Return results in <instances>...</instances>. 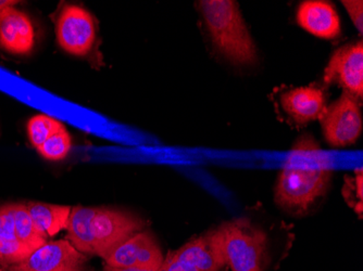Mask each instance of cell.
<instances>
[{"label":"cell","mask_w":363,"mask_h":271,"mask_svg":"<svg viewBox=\"0 0 363 271\" xmlns=\"http://www.w3.org/2000/svg\"><path fill=\"white\" fill-rule=\"evenodd\" d=\"M198 8L214 48L234 65L256 63L257 48L233 0H201Z\"/></svg>","instance_id":"cell-1"},{"label":"cell","mask_w":363,"mask_h":271,"mask_svg":"<svg viewBox=\"0 0 363 271\" xmlns=\"http://www.w3.org/2000/svg\"><path fill=\"white\" fill-rule=\"evenodd\" d=\"M224 264L232 271H266L268 239L262 229L248 219H233L210 230Z\"/></svg>","instance_id":"cell-2"},{"label":"cell","mask_w":363,"mask_h":271,"mask_svg":"<svg viewBox=\"0 0 363 271\" xmlns=\"http://www.w3.org/2000/svg\"><path fill=\"white\" fill-rule=\"evenodd\" d=\"M333 176L328 162L289 161L277 177L274 188L277 204L285 211L303 212L324 195Z\"/></svg>","instance_id":"cell-3"},{"label":"cell","mask_w":363,"mask_h":271,"mask_svg":"<svg viewBox=\"0 0 363 271\" xmlns=\"http://www.w3.org/2000/svg\"><path fill=\"white\" fill-rule=\"evenodd\" d=\"M145 227V220L135 214L97 207L91 221L95 255L105 260L120 244Z\"/></svg>","instance_id":"cell-4"},{"label":"cell","mask_w":363,"mask_h":271,"mask_svg":"<svg viewBox=\"0 0 363 271\" xmlns=\"http://www.w3.org/2000/svg\"><path fill=\"white\" fill-rule=\"evenodd\" d=\"M324 138L334 148L352 146L362 132V113L359 100L350 93H345L326 107L322 117Z\"/></svg>","instance_id":"cell-5"},{"label":"cell","mask_w":363,"mask_h":271,"mask_svg":"<svg viewBox=\"0 0 363 271\" xmlns=\"http://www.w3.org/2000/svg\"><path fill=\"white\" fill-rule=\"evenodd\" d=\"M95 20L84 8L65 5L56 20V35L59 46L75 57H85L95 44Z\"/></svg>","instance_id":"cell-6"},{"label":"cell","mask_w":363,"mask_h":271,"mask_svg":"<svg viewBox=\"0 0 363 271\" xmlns=\"http://www.w3.org/2000/svg\"><path fill=\"white\" fill-rule=\"evenodd\" d=\"M224 267L223 258L208 231L169 252L158 271H222Z\"/></svg>","instance_id":"cell-7"},{"label":"cell","mask_w":363,"mask_h":271,"mask_svg":"<svg viewBox=\"0 0 363 271\" xmlns=\"http://www.w3.org/2000/svg\"><path fill=\"white\" fill-rule=\"evenodd\" d=\"M89 258L79 252L69 240L47 242L23 262L5 271H85Z\"/></svg>","instance_id":"cell-8"},{"label":"cell","mask_w":363,"mask_h":271,"mask_svg":"<svg viewBox=\"0 0 363 271\" xmlns=\"http://www.w3.org/2000/svg\"><path fill=\"white\" fill-rule=\"evenodd\" d=\"M324 81L337 83L357 99L363 97V44L359 40L337 49L324 70Z\"/></svg>","instance_id":"cell-9"},{"label":"cell","mask_w":363,"mask_h":271,"mask_svg":"<svg viewBox=\"0 0 363 271\" xmlns=\"http://www.w3.org/2000/svg\"><path fill=\"white\" fill-rule=\"evenodd\" d=\"M162 250L156 236L143 230L120 244L105 260L106 265L117 268H159L163 263Z\"/></svg>","instance_id":"cell-10"},{"label":"cell","mask_w":363,"mask_h":271,"mask_svg":"<svg viewBox=\"0 0 363 271\" xmlns=\"http://www.w3.org/2000/svg\"><path fill=\"white\" fill-rule=\"evenodd\" d=\"M35 46V32L28 14L14 7L0 11V47L12 54H28Z\"/></svg>","instance_id":"cell-11"},{"label":"cell","mask_w":363,"mask_h":271,"mask_svg":"<svg viewBox=\"0 0 363 271\" xmlns=\"http://www.w3.org/2000/svg\"><path fill=\"white\" fill-rule=\"evenodd\" d=\"M279 103L297 125L320 120L328 107L323 89L313 85L285 91L279 97Z\"/></svg>","instance_id":"cell-12"},{"label":"cell","mask_w":363,"mask_h":271,"mask_svg":"<svg viewBox=\"0 0 363 271\" xmlns=\"http://www.w3.org/2000/svg\"><path fill=\"white\" fill-rule=\"evenodd\" d=\"M297 23L312 35L334 40L342 30L340 16L334 6L322 0H307L296 12Z\"/></svg>","instance_id":"cell-13"},{"label":"cell","mask_w":363,"mask_h":271,"mask_svg":"<svg viewBox=\"0 0 363 271\" xmlns=\"http://www.w3.org/2000/svg\"><path fill=\"white\" fill-rule=\"evenodd\" d=\"M97 207H74L71 209L68 225V240L79 252L95 255L91 221Z\"/></svg>","instance_id":"cell-14"},{"label":"cell","mask_w":363,"mask_h":271,"mask_svg":"<svg viewBox=\"0 0 363 271\" xmlns=\"http://www.w3.org/2000/svg\"><path fill=\"white\" fill-rule=\"evenodd\" d=\"M26 205L33 221L48 238H52L67 228L72 209L68 205L49 204L42 202H30Z\"/></svg>","instance_id":"cell-15"},{"label":"cell","mask_w":363,"mask_h":271,"mask_svg":"<svg viewBox=\"0 0 363 271\" xmlns=\"http://www.w3.org/2000/svg\"><path fill=\"white\" fill-rule=\"evenodd\" d=\"M14 221H16V238L28 248L36 250L40 246H45L48 240V236L43 233L35 223L33 221L28 207L22 203L12 204Z\"/></svg>","instance_id":"cell-16"},{"label":"cell","mask_w":363,"mask_h":271,"mask_svg":"<svg viewBox=\"0 0 363 271\" xmlns=\"http://www.w3.org/2000/svg\"><path fill=\"white\" fill-rule=\"evenodd\" d=\"M26 127H28L30 142H32L33 146L38 148L50 136L65 126L52 116L47 115V114H38V115L30 118Z\"/></svg>","instance_id":"cell-17"},{"label":"cell","mask_w":363,"mask_h":271,"mask_svg":"<svg viewBox=\"0 0 363 271\" xmlns=\"http://www.w3.org/2000/svg\"><path fill=\"white\" fill-rule=\"evenodd\" d=\"M71 146H72V142H71L70 134L65 127H62L36 149L43 158L57 162L68 156Z\"/></svg>","instance_id":"cell-18"},{"label":"cell","mask_w":363,"mask_h":271,"mask_svg":"<svg viewBox=\"0 0 363 271\" xmlns=\"http://www.w3.org/2000/svg\"><path fill=\"white\" fill-rule=\"evenodd\" d=\"M34 250L18 239L0 236V267L5 271L8 267L23 262Z\"/></svg>","instance_id":"cell-19"},{"label":"cell","mask_w":363,"mask_h":271,"mask_svg":"<svg viewBox=\"0 0 363 271\" xmlns=\"http://www.w3.org/2000/svg\"><path fill=\"white\" fill-rule=\"evenodd\" d=\"M0 236L8 239H16V221H14L12 204L0 207Z\"/></svg>","instance_id":"cell-20"},{"label":"cell","mask_w":363,"mask_h":271,"mask_svg":"<svg viewBox=\"0 0 363 271\" xmlns=\"http://www.w3.org/2000/svg\"><path fill=\"white\" fill-rule=\"evenodd\" d=\"M342 6H344L346 11L350 14V19L354 22V26L362 34L363 30V4L361 0H342Z\"/></svg>","instance_id":"cell-21"},{"label":"cell","mask_w":363,"mask_h":271,"mask_svg":"<svg viewBox=\"0 0 363 271\" xmlns=\"http://www.w3.org/2000/svg\"><path fill=\"white\" fill-rule=\"evenodd\" d=\"M159 268H140V267H130V268H117L105 265L104 271H158Z\"/></svg>","instance_id":"cell-22"},{"label":"cell","mask_w":363,"mask_h":271,"mask_svg":"<svg viewBox=\"0 0 363 271\" xmlns=\"http://www.w3.org/2000/svg\"><path fill=\"white\" fill-rule=\"evenodd\" d=\"M16 4L19 3L16 0H0V11L7 9V8L14 7Z\"/></svg>","instance_id":"cell-23"},{"label":"cell","mask_w":363,"mask_h":271,"mask_svg":"<svg viewBox=\"0 0 363 271\" xmlns=\"http://www.w3.org/2000/svg\"><path fill=\"white\" fill-rule=\"evenodd\" d=\"M0 271H4V269L0 267Z\"/></svg>","instance_id":"cell-24"}]
</instances>
